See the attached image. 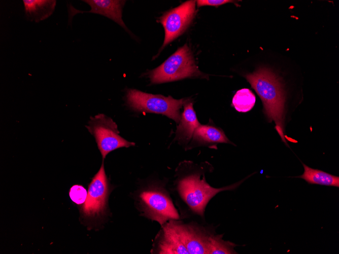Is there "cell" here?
Wrapping results in <instances>:
<instances>
[{"label":"cell","instance_id":"1","mask_svg":"<svg viewBox=\"0 0 339 254\" xmlns=\"http://www.w3.org/2000/svg\"><path fill=\"white\" fill-rule=\"evenodd\" d=\"M244 76L261 98L268 120L275 122L282 141L289 147L284 134L285 98L280 79L270 69L262 67Z\"/></svg>","mask_w":339,"mask_h":254},{"label":"cell","instance_id":"2","mask_svg":"<svg viewBox=\"0 0 339 254\" xmlns=\"http://www.w3.org/2000/svg\"><path fill=\"white\" fill-rule=\"evenodd\" d=\"M203 75L195 64L190 48L185 44L151 70L149 78L151 83L160 84Z\"/></svg>","mask_w":339,"mask_h":254},{"label":"cell","instance_id":"3","mask_svg":"<svg viewBox=\"0 0 339 254\" xmlns=\"http://www.w3.org/2000/svg\"><path fill=\"white\" fill-rule=\"evenodd\" d=\"M126 98L127 104L134 111L161 114L177 124L181 118L180 108L190 99H176L171 96L152 94L136 89H129Z\"/></svg>","mask_w":339,"mask_h":254},{"label":"cell","instance_id":"4","mask_svg":"<svg viewBox=\"0 0 339 254\" xmlns=\"http://www.w3.org/2000/svg\"><path fill=\"white\" fill-rule=\"evenodd\" d=\"M232 185L216 189L211 187L198 174H192L181 179L178 185V191L183 200L194 212L202 215L208 201L218 193L232 190L243 181Z\"/></svg>","mask_w":339,"mask_h":254},{"label":"cell","instance_id":"5","mask_svg":"<svg viewBox=\"0 0 339 254\" xmlns=\"http://www.w3.org/2000/svg\"><path fill=\"white\" fill-rule=\"evenodd\" d=\"M86 127L94 137L98 148L103 159L112 151L134 145L119 135L116 123L103 114L90 117Z\"/></svg>","mask_w":339,"mask_h":254},{"label":"cell","instance_id":"6","mask_svg":"<svg viewBox=\"0 0 339 254\" xmlns=\"http://www.w3.org/2000/svg\"><path fill=\"white\" fill-rule=\"evenodd\" d=\"M195 1H188L171 9L159 20L165 32L161 49L181 35L188 27L195 13Z\"/></svg>","mask_w":339,"mask_h":254},{"label":"cell","instance_id":"7","mask_svg":"<svg viewBox=\"0 0 339 254\" xmlns=\"http://www.w3.org/2000/svg\"><path fill=\"white\" fill-rule=\"evenodd\" d=\"M140 197L146 216L160 225L167 220L179 219L172 201L163 191L157 189L146 190L141 194Z\"/></svg>","mask_w":339,"mask_h":254},{"label":"cell","instance_id":"8","mask_svg":"<svg viewBox=\"0 0 339 254\" xmlns=\"http://www.w3.org/2000/svg\"><path fill=\"white\" fill-rule=\"evenodd\" d=\"M108 190V182L103 162L89 185L87 196L82 208V212L84 216L96 217L103 213Z\"/></svg>","mask_w":339,"mask_h":254},{"label":"cell","instance_id":"9","mask_svg":"<svg viewBox=\"0 0 339 254\" xmlns=\"http://www.w3.org/2000/svg\"><path fill=\"white\" fill-rule=\"evenodd\" d=\"M173 226L189 253H209L211 237L189 226L172 221Z\"/></svg>","mask_w":339,"mask_h":254},{"label":"cell","instance_id":"10","mask_svg":"<svg viewBox=\"0 0 339 254\" xmlns=\"http://www.w3.org/2000/svg\"><path fill=\"white\" fill-rule=\"evenodd\" d=\"M83 2L90 6L91 9L86 12L97 14L105 16L125 29L122 19V8L125 1L118 0H85Z\"/></svg>","mask_w":339,"mask_h":254},{"label":"cell","instance_id":"11","mask_svg":"<svg viewBox=\"0 0 339 254\" xmlns=\"http://www.w3.org/2000/svg\"><path fill=\"white\" fill-rule=\"evenodd\" d=\"M183 107L184 111L177 128L175 138L182 142L187 143L192 139L195 129L200 124L190 99L183 105Z\"/></svg>","mask_w":339,"mask_h":254},{"label":"cell","instance_id":"12","mask_svg":"<svg viewBox=\"0 0 339 254\" xmlns=\"http://www.w3.org/2000/svg\"><path fill=\"white\" fill-rule=\"evenodd\" d=\"M25 17L29 21L40 22L49 17L55 10V0H23Z\"/></svg>","mask_w":339,"mask_h":254},{"label":"cell","instance_id":"13","mask_svg":"<svg viewBox=\"0 0 339 254\" xmlns=\"http://www.w3.org/2000/svg\"><path fill=\"white\" fill-rule=\"evenodd\" d=\"M192 139V142L201 145L218 143L234 144L228 139L221 129L209 124H200L195 129Z\"/></svg>","mask_w":339,"mask_h":254},{"label":"cell","instance_id":"14","mask_svg":"<svg viewBox=\"0 0 339 254\" xmlns=\"http://www.w3.org/2000/svg\"><path fill=\"white\" fill-rule=\"evenodd\" d=\"M160 253H189L175 231L172 221L164 228L163 238L159 245Z\"/></svg>","mask_w":339,"mask_h":254},{"label":"cell","instance_id":"15","mask_svg":"<svg viewBox=\"0 0 339 254\" xmlns=\"http://www.w3.org/2000/svg\"><path fill=\"white\" fill-rule=\"evenodd\" d=\"M304 172L301 175L296 176L304 179L309 184L339 187V177L323 171L313 169L302 163Z\"/></svg>","mask_w":339,"mask_h":254},{"label":"cell","instance_id":"16","mask_svg":"<svg viewBox=\"0 0 339 254\" xmlns=\"http://www.w3.org/2000/svg\"><path fill=\"white\" fill-rule=\"evenodd\" d=\"M255 101L254 94L250 89L243 88L236 91L232 98V105L237 111L246 113L253 107Z\"/></svg>","mask_w":339,"mask_h":254},{"label":"cell","instance_id":"17","mask_svg":"<svg viewBox=\"0 0 339 254\" xmlns=\"http://www.w3.org/2000/svg\"><path fill=\"white\" fill-rule=\"evenodd\" d=\"M222 235L211 237L209 253H237L233 249L237 245L222 239Z\"/></svg>","mask_w":339,"mask_h":254},{"label":"cell","instance_id":"18","mask_svg":"<svg viewBox=\"0 0 339 254\" xmlns=\"http://www.w3.org/2000/svg\"><path fill=\"white\" fill-rule=\"evenodd\" d=\"M69 195L72 201L80 205L85 202L87 196V192L83 186L75 185L71 188Z\"/></svg>","mask_w":339,"mask_h":254},{"label":"cell","instance_id":"19","mask_svg":"<svg viewBox=\"0 0 339 254\" xmlns=\"http://www.w3.org/2000/svg\"><path fill=\"white\" fill-rule=\"evenodd\" d=\"M230 0H198L196 3L198 7L205 6H219L228 3H233Z\"/></svg>","mask_w":339,"mask_h":254}]
</instances>
